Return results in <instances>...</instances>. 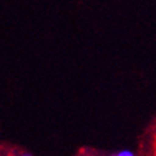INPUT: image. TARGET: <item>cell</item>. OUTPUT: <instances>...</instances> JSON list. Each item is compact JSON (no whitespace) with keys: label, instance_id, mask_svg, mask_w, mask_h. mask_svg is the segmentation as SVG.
<instances>
[{"label":"cell","instance_id":"obj_1","mask_svg":"<svg viewBox=\"0 0 156 156\" xmlns=\"http://www.w3.org/2000/svg\"><path fill=\"white\" fill-rule=\"evenodd\" d=\"M117 155H118V156H132L133 154H132L131 151H121V152H118Z\"/></svg>","mask_w":156,"mask_h":156}]
</instances>
